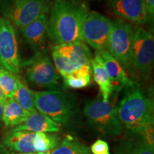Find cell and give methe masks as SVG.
<instances>
[{
	"mask_svg": "<svg viewBox=\"0 0 154 154\" xmlns=\"http://www.w3.org/2000/svg\"><path fill=\"white\" fill-rule=\"evenodd\" d=\"M51 6V0H16L2 14L11 24L21 29L42 15L49 14Z\"/></svg>",
	"mask_w": 154,
	"mask_h": 154,
	"instance_id": "cell-12",
	"label": "cell"
},
{
	"mask_svg": "<svg viewBox=\"0 0 154 154\" xmlns=\"http://www.w3.org/2000/svg\"><path fill=\"white\" fill-rule=\"evenodd\" d=\"M0 66L14 74L22 68L16 31L5 17H0Z\"/></svg>",
	"mask_w": 154,
	"mask_h": 154,
	"instance_id": "cell-10",
	"label": "cell"
},
{
	"mask_svg": "<svg viewBox=\"0 0 154 154\" xmlns=\"http://www.w3.org/2000/svg\"><path fill=\"white\" fill-rule=\"evenodd\" d=\"M96 54L101 59L108 76L112 83L113 88L117 85L119 88H127L134 85V82L126 74L124 66L106 50L96 51Z\"/></svg>",
	"mask_w": 154,
	"mask_h": 154,
	"instance_id": "cell-15",
	"label": "cell"
},
{
	"mask_svg": "<svg viewBox=\"0 0 154 154\" xmlns=\"http://www.w3.org/2000/svg\"><path fill=\"white\" fill-rule=\"evenodd\" d=\"M51 59L58 74L64 78L77 69L91 66L93 57L88 45L78 41L52 46Z\"/></svg>",
	"mask_w": 154,
	"mask_h": 154,
	"instance_id": "cell-5",
	"label": "cell"
},
{
	"mask_svg": "<svg viewBox=\"0 0 154 154\" xmlns=\"http://www.w3.org/2000/svg\"><path fill=\"white\" fill-rule=\"evenodd\" d=\"M126 88L124 98L116 107L123 131L154 146L153 101L135 84Z\"/></svg>",
	"mask_w": 154,
	"mask_h": 154,
	"instance_id": "cell-1",
	"label": "cell"
},
{
	"mask_svg": "<svg viewBox=\"0 0 154 154\" xmlns=\"http://www.w3.org/2000/svg\"><path fill=\"white\" fill-rule=\"evenodd\" d=\"M90 151L91 154H105L109 152V146L105 140L98 139L92 144Z\"/></svg>",
	"mask_w": 154,
	"mask_h": 154,
	"instance_id": "cell-24",
	"label": "cell"
},
{
	"mask_svg": "<svg viewBox=\"0 0 154 154\" xmlns=\"http://www.w3.org/2000/svg\"><path fill=\"white\" fill-rule=\"evenodd\" d=\"M111 10L123 20L143 25L148 23L143 0H111Z\"/></svg>",
	"mask_w": 154,
	"mask_h": 154,
	"instance_id": "cell-13",
	"label": "cell"
},
{
	"mask_svg": "<svg viewBox=\"0 0 154 154\" xmlns=\"http://www.w3.org/2000/svg\"><path fill=\"white\" fill-rule=\"evenodd\" d=\"M113 21L97 11H90L82 26L81 39L96 51L107 49Z\"/></svg>",
	"mask_w": 154,
	"mask_h": 154,
	"instance_id": "cell-11",
	"label": "cell"
},
{
	"mask_svg": "<svg viewBox=\"0 0 154 154\" xmlns=\"http://www.w3.org/2000/svg\"><path fill=\"white\" fill-rule=\"evenodd\" d=\"M49 152L47 153H11V154H49Z\"/></svg>",
	"mask_w": 154,
	"mask_h": 154,
	"instance_id": "cell-29",
	"label": "cell"
},
{
	"mask_svg": "<svg viewBox=\"0 0 154 154\" xmlns=\"http://www.w3.org/2000/svg\"><path fill=\"white\" fill-rule=\"evenodd\" d=\"M2 113H3V106L0 104V125L2 122Z\"/></svg>",
	"mask_w": 154,
	"mask_h": 154,
	"instance_id": "cell-28",
	"label": "cell"
},
{
	"mask_svg": "<svg viewBox=\"0 0 154 154\" xmlns=\"http://www.w3.org/2000/svg\"><path fill=\"white\" fill-rule=\"evenodd\" d=\"M154 59V38L151 32L143 27L134 28L131 64L144 77L151 74Z\"/></svg>",
	"mask_w": 154,
	"mask_h": 154,
	"instance_id": "cell-8",
	"label": "cell"
},
{
	"mask_svg": "<svg viewBox=\"0 0 154 154\" xmlns=\"http://www.w3.org/2000/svg\"><path fill=\"white\" fill-rule=\"evenodd\" d=\"M12 99H14L24 110L34 112L36 109L34 105V91L29 89L26 84L19 79L18 86Z\"/></svg>",
	"mask_w": 154,
	"mask_h": 154,
	"instance_id": "cell-22",
	"label": "cell"
},
{
	"mask_svg": "<svg viewBox=\"0 0 154 154\" xmlns=\"http://www.w3.org/2000/svg\"><path fill=\"white\" fill-rule=\"evenodd\" d=\"M94 82L99 86L102 96V101H109V98L114 90L110 79L106 72L101 59L95 54L91 63Z\"/></svg>",
	"mask_w": 154,
	"mask_h": 154,
	"instance_id": "cell-17",
	"label": "cell"
},
{
	"mask_svg": "<svg viewBox=\"0 0 154 154\" xmlns=\"http://www.w3.org/2000/svg\"><path fill=\"white\" fill-rule=\"evenodd\" d=\"M61 139L57 133L11 130L5 135L2 143L11 153H47L54 149Z\"/></svg>",
	"mask_w": 154,
	"mask_h": 154,
	"instance_id": "cell-4",
	"label": "cell"
},
{
	"mask_svg": "<svg viewBox=\"0 0 154 154\" xmlns=\"http://www.w3.org/2000/svg\"><path fill=\"white\" fill-rule=\"evenodd\" d=\"M105 154H110V153H109H109H105Z\"/></svg>",
	"mask_w": 154,
	"mask_h": 154,
	"instance_id": "cell-31",
	"label": "cell"
},
{
	"mask_svg": "<svg viewBox=\"0 0 154 154\" xmlns=\"http://www.w3.org/2000/svg\"><path fill=\"white\" fill-rule=\"evenodd\" d=\"M91 66H84L73 71L63 78V85L66 88L81 89L91 84Z\"/></svg>",
	"mask_w": 154,
	"mask_h": 154,
	"instance_id": "cell-20",
	"label": "cell"
},
{
	"mask_svg": "<svg viewBox=\"0 0 154 154\" xmlns=\"http://www.w3.org/2000/svg\"><path fill=\"white\" fill-rule=\"evenodd\" d=\"M24 64L26 66L25 77L32 84L53 90L60 87V75L58 74L52 59L45 49L36 52V54Z\"/></svg>",
	"mask_w": 154,
	"mask_h": 154,
	"instance_id": "cell-7",
	"label": "cell"
},
{
	"mask_svg": "<svg viewBox=\"0 0 154 154\" xmlns=\"http://www.w3.org/2000/svg\"><path fill=\"white\" fill-rule=\"evenodd\" d=\"M7 101V97L5 96V94L3 93V91H2L1 88H0V104L4 106V104H5Z\"/></svg>",
	"mask_w": 154,
	"mask_h": 154,
	"instance_id": "cell-27",
	"label": "cell"
},
{
	"mask_svg": "<svg viewBox=\"0 0 154 154\" xmlns=\"http://www.w3.org/2000/svg\"><path fill=\"white\" fill-rule=\"evenodd\" d=\"M144 7L148 18V22L153 23L154 18V0H143Z\"/></svg>",
	"mask_w": 154,
	"mask_h": 154,
	"instance_id": "cell-25",
	"label": "cell"
},
{
	"mask_svg": "<svg viewBox=\"0 0 154 154\" xmlns=\"http://www.w3.org/2000/svg\"><path fill=\"white\" fill-rule=\"evenodd\" d=\"M84 114L88 124L101 134L116 137L124 132L117 116L116 107L109 101H88L84 108Z\"/></svg>",
	"mask_w": 154,
	"mask_h": 154,
	"instance_id": "cell-6",
	"label": "cell"
},
{
	"mask_svg": "<svg viewBox=\"0 0 154 154\" xmlns=\"http://www.w3.org/2000/svg\"><path fill=\"white\" fill-rule=\"evenodd\" d=\"M134 27L131 24L121 19L113 21L106 51L126 68L131 67V54Z\"/></svg>",
	"mask_w": 154,
	"mask_h": 154,
	"instance_id": "cell-9",
	"label": "cell"
},
{
	"mask_svg": "<svg viewBox=\"0 0 154 154\" xmlns=\"http://www.w3.org/2000/svg\"><path fill=\"white\" fill-rule=\"evenodd\" d=\"M69 1H78V0H69Z\"/></svg>",
	"mask_w": 154,
	"mask_h": 154,
	"instance_id": "cell-30",
	"label": "cell"
},
{
	"mask_svg": "<svg viewBox=\"0 0 154 154\" xmlns=\"http://www.w3.org/2000/svg\"><path fill=\"white\" fill-rule=\"evenodd\" d=\"M11 130L34 133H58L61 131V126L47 116L36 111L31 112L23 124Z\"/></svg>",
	"mask_w": 154,
	"mask_h": 154,
	"instance_id": "cell-16",
	"label": "cell"
},
{
	"mask_svg": "<svg viewBox=\"0 0 154 154\" xmlns=\"http://www.w3.org/2000/svg\"><path fill=\"white\" fill-rule=\"evenodd\" d=\"M115 154H154V146L139 137L130 136L118 142L114 148Z\"/></svg>",
	"mask_w": 154,
	"mask_h": 154,
	"instance_id": "cell-19",
	"label": "cell"
},
{
	"mask_svg": "<svg viewBox=\"0 0 154 154\" xmlns=\"http://www.w3.org/2000/svg\"><path fill=\"white\" fill-rule=\"evenodd\" d=\"M19 81V77L16 74L0 66V88L7 99L13 98L18 86Z\"/></svg>",
	"mask_w": 154,
	"mask_h": 154,
	"instance_id": "cell-23",
	"label": "cell"
},
{
	"mask_svg": "<svg viewBox=\"0 0 154 154\" xmlns=\"http://www.w3.org/2000/svg\"><path fill=\"white\" fill-rule=\"evenodd\" d=\"M29 113L14 99H9L3 106L2 122L7 128H13L23 124Z\"/></svg>",
	"mask_w": 154,
	"mask_h": 154,
	"instance_id": "cell-18",
	"label": "cell"
},
{
	"mask_svg": "<svg viewBox=\"0 0 154 154\" xmlns=\"http://www.w3.org/2000/svg\"><path fill=\"white\" fill-rule=\"evenodd\" d=\"M88 12L87 5L79 1L54 0L47 29L53 46L82 41V26Z\"/></svg>",
	"mask_w": 154,
	"mask_h": 154,
	"instance_id": "cell-2",
	"label": "cell"
},
{
	"mask_svg": "<svg viewBox=\"0 0 154 154\" xmlns=\"http://www.w3.org/2000/svg\"><path fill=\"white\" fill-rule=\"evenodd\" d=\"M36 111L47 116L59 125L67 126L76 121L78 101L74 94L59 90L34 92Z\"/></svg>",
	"mask_w": 154,
	"mask_h": 154,
	"instance_id": "cell-3",
	"label": "cell"
},
{
	"mask_svg": "<svg viewBox=\"0 0 154 154\" xmlns=\"http://www.w3.org/2000/svg\"><path fill=\"white\" fill-rule=\"evenodd\" d=\"M16 0H0V14H3L9 9Z\"/></svg>",
	"mask_w": 154,
	"mask_h": 154,
	"instance_id": "cell-26",
	"label": "cell"
},
{
	"mask_svg": "<svg viewBox=\"0 0 154 154\" xmlns=\"http://www.w3.org/2000/svg\"><path fill=\"white\" fill-rule=\"evenodd\" d=\"M48 19L47 14L42 15L24 27L19 29L24 41L36 52L43 49L45 44L47 37Z\"/></svg>",
	"mask_w": 154,
	"mask_h": 154,
	"instance_id": "cell-14",
	"label": "cell"
},
{
	"mask_svg": "<svg viewBox=\"0 0 154 154\" xmlns=\"http://www.w3.org/2000/svg\"><path fill=\"white\" fill-rule=\"evenodd\" d=\"M49 154H91L90 149L74 136L68 135L61 139Z\"/></svg>",
	"mask_w": 154,
	"mask_h": 154,
	"instance_id": "cell-21",
	"label": "cell"
}]
</instances>
